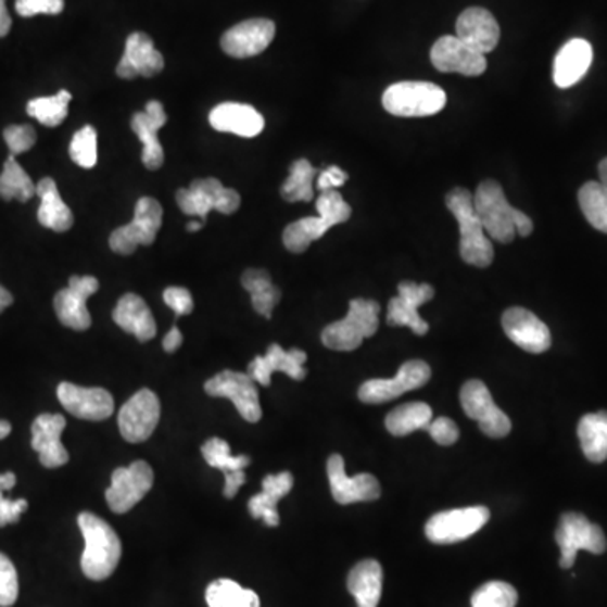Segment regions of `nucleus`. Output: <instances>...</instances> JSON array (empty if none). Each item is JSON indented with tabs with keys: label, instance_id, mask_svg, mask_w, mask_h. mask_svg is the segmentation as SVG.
<instances>
[{
	"label": "nucleus",
	"instance_id": "1",
	"mask_svg": "<svg viewBox=\"0 0 607 607\" xmlns=\"http://www.w3.org/2000/svg\"><path fill=\"white\" fill-rule=\"evenodd\" d=\"M472 200L484 231L496 242L509 243L514 242L517 235L520 237L532 235V219L508 203L505 191L498 182L491 179L481 182Z\"/></svg>",
	"mask_w": 607,
	"mask_h": 607
},
{
	"label": "nucleus",
	"instance_id": "2",
	"mask_svg": "<svg viewBox=\"0 0 607 607\" xmlns=\"http://www.w3.org/2000/svg\"><path fill=\"white\" fill-rule=\"evenodd\" d=\"M78 524L85 539L81 570L91 581H105L121 562V539L105 520L88 511L79 514Z\"/></svg>",
	"mask_w": 607,
	"mask_h": 607
},
{
	"label": "nucleus",
	"instance_id": "3",
	"mask_svg": "<svg viewBox=\"0 0 607 607\" xmlns=\"http://www.w3.org/2000/svg\"><path fill=\"white\" fill-rule=\"evenodd\" d=\"M445 204L459 223V252L463 261L479 268L490 267L494 258V250L490 238L486 237L483 223L476 213L472 194L468 189L454 188L445 198Z\"/></svg>",
	"mask_w": 607,
	"mask_h": 607
},
{
	"label": "nucleus",
	"instance_id": "4",
	"mask_svg": "<svg viewBox=\"0 0 607 607\" xmlns=\"http://www.w3.org/2000/svg\"><path fill=\"white\" fill-rule=\"evenodd\" d=\"M380 304L370 299H353L350 311L341 321L332 323L323 331V344L329 350L353 351L366 338L378 331Z\"/></svg>",
	"mask_w": 607,
	"mask_h": 607
},
{
	"label": "nucleus",
	"instance_id": "5",
	"mask_svg": "<svg viewBox=\"0 0 607 607\" xmlns=\"http://www.w3.org/2000/svg\"><path fill=\"white\" fill-rule=\"evenodd\" d=\"M381 102L395 117H430L444 109L447 94L434 84L402 81L387 88Z\"/></svg>",
	"mask_w": 607,
	"mask_h": 607
},
{
	"label": "nucleus",
	"instance_id": "6",
	"mask_svg": "<svg viewBox=\"0 0 607 607\" xmlns=\"http://www.w3.org/2000/svg\"><path fill=\"white\" fill-rule=\"evenodd\" d=\"M176 201L181 212L206 222L212 210L222 215H233L240 207V194L235 189L225 188L218 179H197L189 188L179 189Z\"/></svg>",
	"mask_w": 607,
	"mask_h": 607
},
{
	"label": "nucleus",
	"instance_id": "7",
	"mask_svg": "<svg viewBox=\"0 0 607 607\" xmlns=\"http://www.w3.org/2000/svg\"><path fill=\"white\" fill-rule=\"evenodd\" d=\"M555 540L560 547V567L570 569L579 551L600 555L606 552L607 540L599 524L591 523L584 515L566 514L558 521Z\"/></svg>",
	"mask_w": 607,
	"mask_h": 607
},
{
	"label": "nucleus",
	"instance_id": "8",
	"mask_svg": "<svg viewBox=\"0 0 607 607\" xmlns=\"http://www.w3.org/2000/svg\"><path fill=\"white\" fill-rule=\"evenodd\" d=\"M161 225H163V206L154 198H140L137 201L132 222L110 235V249L121 255H130L139 245H152L157 231L161 230Z\"/></svg>",
	"mask_w": 607,
	"mask_h": 607
},
{
	"label": "nucleus",
	"instance_id": "9",
	"mask_svg": "<svg viewBox=\"0 0 607 607\" xmlns=\"http://www.w3.org/2000/svg\"><path fill=\"white\" fill-rule=\"evenodd\" d=\"M488 521H490V509L486 506L450 509L434 515L427 521L426 535L432 543L450 545L475 535Z\"/></svg>",
	"mask_w": 607,
	"mask_h": 607
},
{
	"label": "nucleus",
	"instance_id": "10",
	"mask_svg": "<svg viewBox=\"0 0 607 607\" xmlns=\"http://www.w3.org/2000/svg\"><path fill=\"white\" fill-rule=\"evenodd\" d=\"M154 484V471L146 460H136L127 468L115 469L112 484L105 491L106 503L114 514L124 515L142 502Z\"/></svg>",
	"mask_w": 607,
	"mask_h": 607
},
{
	"label": "nucleus",
	"instance_id": "11",
	"mask_svg": "<svg viewBox=\"0 0 607 607\" xmlns=\"http://www.w3.org/2000/svg\"><path fill=\"white\" fill-rule=\"evenodd\" d=\"M210 396L230 399L246 422L257 423L262 419L261 401L255 381L249 374L225 370L204 383Z\"/></svg>",
	"mask_w": 607,
	"mask_h": 607
},
{
	"label": "nucleus",
	"instance_id": "12",
	"mask_svg": "<svg viewBox=\"0 0 607 607\" xmlns=\"http://www.w3.org/2000/svg\"><path fill=\"white\" fill-rule=\"evenodd\" d=\"M460 404L469 419L479 423L488 438H505L511 430V420L494 404L490 390L483 381L471 380L460 390Z\"/></svg>",
	"mask_w": 607,
	"mask_h": 607
},
{
	"label": "nucleus",
	"instance_id": "13",
	"mask_svg": "<svg viewBox=\"0 0 607 607\" xmlns=\"http://www.w3.org/2000/svg\"><path fill=\"white\" fill-rule=\"evenodd\" d=\"M161 419V402L152 390L142 389L130 396L118 412L122 438L132 444L148 441Z\"/></svg>",
	"mask_w": 607,
	"mask_h": 607
},
{
	"label": "nucleus",
	"instance_id": "14",
	"mask_svg": "<svg viewBox=\"0 0 607 607\" xmlns=\"http://www.w3.org/2000/svg\"><path fill=\"white\" fill-rule=\"evenodd\" d=\"M430 380V368L426 362L412 359L404 363L401 370L390 380H368L359 387V401L365 404H383L393 401L410 390L420 389Z\"/></svg>",
	"mask_w": 607,
	"mask_h": 607
},
{
	"label": "nucleus",
	"instance_id": "15",
	"mask_svg": "<svg viewBox=\"0 0 607 607\" xmlns=\"http://www.w3.org/2000/svg\"><path fill=\"white\" fill-rule=\"evenodd\" d=\"M99 280L94 277L73 276L68 287L58 292L54 298V311L61 325L75 331H87L91 325L87 301L99 291Z\"/></svg>",
	"mask_w": 607,
	"mask_h": 607
},
{
	"label": "nucleus",
	"instance_id": "16",
	"mask_svg": "<svg viewBox=\"0 0 607 607\" xmlns=\"http://www.w3.org/2000/svg\"><path fill=\"white\" fill-rule=\"evenodd\" d=\"M430 61L441 73L479 76L486 72L484 54L469 48L457 36H442L430 50Z\"/></svg>",
	"mask_w": 607,
	"mask_h": 607
},
{
	"label": "nucleus",
	"instance_id": "17",
	"mask_svg": "<svg viewBox=\"0 0 607 607\" xmlns=\"http://www.w3.org/2000/svg\"><path fill=\"white\" fill-rule=\"evenodd\" d=\"M434 298V289L429 283L402 282L399 295L389 304L387 321L390 326H407L415 334L423 337L429 331V325L419 314V307Z\"/></svg>",
	"mask_w": 607,
	"mask_h": 607
},
{
	"label": "nucleus",
	"instance_id": "18",
	"mask_svg": "<svg viewBox=\"0 0 607 607\" xmlns=\"http://www.w3.org/2000/svg\"><path fill=\"white\" fill-rule=\"evenodd\" d=\"M328 478L332 498L340 505L351 503L375 502L380 498V483L375 476L363 472L355 478H347L344 460L340 454H332L328 459Z\"/></svg>",
	"mask_w": 607,
	"mask_h": 607
},
{
	"label": "nucleus",
	"instance_id": "19",
	"mask_svg": "<svg viewBox=\"0 0 607 607\" xmlns=\"http://www.w3.org/2000/svg\"><path fill=\"white\" fill-rule=\"evenodd\" d=\"M58 399L61 405L78 419L100 422L114 414V396L105 389H97V387L87 389L63 381L58 387Z\"/></svg>",
	"mask_w": 607,
	"mask_h": 607
},
{
	"label": "nucleus",
	"instance_id": "20",
	"mask_svg": "<svg viewBox=\"0 0 607 607\" xmlns=\"http://www.w3.org/2000/svg\"><path fill=\"white\" fill-rule=\"evenodd\" d=\"M276 36V24L268 20H250L228 29L222 38V48L228 56L245 60L267 50Z\"/></svg>",
	"mask_w": 607,
	"mask_h": 607
},
{
	"label": "nucleus",
	"instance_id": "21",
	"mask_svg": "<svg viewBox=\"0 0 607 607\" xmlns=\"http://www.w3.org/2000/svg\"><path fill=\"white\" fill-rule=\"evenodd\" d=\"M502 323L506 337L521 350L539 355L551 347V329L530 311L523 307H509L503 314Z\"/></svg>",
	"mask_w": 607,
	"mask_h": 607
},
{
	"label": "nucleus",
	"instance_id": "22",
	"mask_svg": "<svg viewBox=\"0 0 607 607\" xmlns=\"http://www.w3.org/2000/svg\"><path fill=\"white\" fill-rule=\"evenodd\" d=\"M66 419L60 414H41L33 422V450L39 454L41 465L48 469L61 468L69 460L68 451L61 444Z\"/></svg>",
	"mask_w": 607,
	"mask_h": 607
},
{
	"label": "nucleus",
	"instance_id": "23",
	"mask_svg": "<svg viewBox=\"0 0 607 607\" xmlns=\"http://www.w3.org/2000/svg\"><path fill=\"white\" fill-rule=\"evenodd\" d=\"M167 115L164 105L157 100H151L143 112L134 115L130 121L134 134L143 143L142 163L151 170H157L164 164L163 146L159 142L157 132L166 125Z\"/></svg>",
	"mask_w": 607,
	"mask_h": 607
},
{
	"label": "nucleus",
	"instance_id": "24",
	"mask_svg": "<svg viewBox=\"0 0 607 607\" xmlns=\"http://www.w3.org/2000/svg\"><path fill=\"white\" fill-rule=\"evenodd\" d=\"M307 355L302 350L286 351L279 344H270L267 355L257 356L249 365V375L253 381H257L262 387H268L271 383V375L276 371L289 375L292 380H304L307 371L304 368Z\"/></svg>",
	"mask_w": 607,
	"mask_h": 607
},
{
	"label": "nucleus",
	"instance_id": "25",
	"mask_svg": "<svg viewBox=\"0 0 607 607\" xmlns=\"http://www.w3.org/2000/svg\"><path fill=\"white\" fill-rule=\"evenodd\" d=\"M456 36L469 48L486 56V53H491L498 46L502 30L490 11L469 8L457 20Z\"/></svg>",
	"mask_w": 607,
	"mask_h": 607
},
{
	"label": "nucleus",
	"instance_id": "26",
	"mask_svg": "<svg viewBox=\"0 0 607 607\" xmlns=\"http://www.w3.org/2000/svg\"><path fill=\"white\" fill-rule=\"evenodd\" d=\"M164 69L163 54L155 50L154 41L143 33H134L125 42V53L117 66V75L124 79L137 76L159 75Z\"/></svg>",
	"mask_w": 607,
	"mask_h": 607
},
{
	"label": "nucleus",
	"instance_id": "27",
	"mask_svg": "<svg viewBox=\"0 0 607 607\" xmlns=\"http://www.w3.org/2000/svg\"><path fill=\"white\" fill-rule=\"evenodd\" d=\"M207 466L219 469L225 475V498L237 496L238 490L245 484V468L252 459L249 456H231L230 444L219 438L207 439L201 447Z\"/></svg>",
	"mask_w": 607,
	"mask_h": 607
},
{
	"label": "nucleus",
	"instance_id": "28",
	"mask_svg": "<svg viewBox=\"0 0 607 607\" xmlns=\"http://www.w3.org/2000/svg\"><path fill=\"white\" fill-rule=\"evenodd\" d=\"M210 124L218 132L235 134V136L257 137L264 130L265 121L258 110L245 103H222L210 114Z\"/></svg>",
	"mask_w": 607,
	"mask_h": 607
},
{
	"label": "nucleus",
	"instance_id": "29",
	"mask_svg": "<svg viewBox=\"0 0 607 607\" xmlns=\"http://www.w3.org/2000/svg\"><path fill=\"white\" fill-rule=\"evenodd\" d=\"M593 46L585 39H570L554 61V81L558 88H570L584 78L593 65Z\"/></svg>",
	"mask_w": 607,
	"mask_h": 607
},
{
	"label": "nucleus",
	"instance_id": "30",
	"mask_svg": "<svg viewBox=\"0 0 607 607\" xmlns=\"http://www.w3.org/2000/svg\"><path fill=\"white\" fill-rule=\"evenodd\" d=\"M114 321L125 332L134 334L140 343H148L157 334L151 309L137 294H125L121 298L114 309Z\"/></svg>",
	"mask_w": 607,
	"mask_h": 607
},
{
	"label": "nucleus",
	"instance_id": "31",
	"mask_svg": "<svg viewBox=\"0 0 607 607\" xmlns=\"http://www.w3.org/2000/svg\"><path fill=\"white\" fill-rule=\"evenodd\" d=\"M292 486H294V478L291 472L265 476L262 481L264 490L249 502L250 515L253 518H262L267 527H277L280 523L277 505L283 496L291 493Z\"/></svg>",
	"mask_w": 607,
	"mask_h": 607
},
{
	"label": "nucleus",
	"instance_id": "32",
	"mask_svg": "<svg viewBox=\"0 0 607 607\" xmlns=\"http://www.w3.org/2000/svg\"><path fill=\"white\" fill-rule=\"evenodd\" d=\"M36 194L41 200V206L38 210V222L42 227L50 228V230L63 233L73 227L72 210L66 206L65 201L61 198L58 191L56 182L54 179L45 178L36 185Z\"/></svg>",
	"mask_w": 607,
	"mask_h": 607
},
{
	"label": "nucleus",
	"instance_id": "33",
	"mask_svg": "<svg viewBox=\"0 0 607 607\" xmlns=\"http://www.w3.org/2000/svg\"><path fill=\"white\" fill-rule=\"evenodd\" d=\"M383 587V569L377 560H362L347 576V591L353 594L358 607H377Z\"/></svg>",
	"mask_w": 607,
	"mask_h": 607
},
{
	"label": "nucleus",
	"instance_id": "34",
	"mask_svg": "<svg viewBox=\"0 0 607 607\" xmlns=\"http://www.w3.org/2000/svg\"><path fill=\"white\" fill-rule=\"evenodd\" d=\"M582 453L591 463L600 465L607 459V412H596L582 417L578 429Z\"/></svg>",
	"mask_w": 607,
	"mask_h": 607
},
{
	"label": "nucleus",
	"instance_id": "35",
	"mask_svg": "<svg viewBox=\"0 0 607 607\" xmlns=\"http://www.w3.org/2000/svg\"><path fill=\"white\" fill-rule=\"evenodd\" d=\"M242 286L252 295L253 309L257 311L261 316L270 319L271 313L282 299V292L271 283L267 271L261 270V268H250L242 276Z\"/></svg>",
	"mask_w": 607,
	"mask_h": 607
},
{
	"label": "nucleus",
	"instance_id": "36",
	"mask_svg": "<svg viewBox=\"0 0 607 607\" xmlns=\"http://www.w3.org/2000/svg\"><path fill=\"white\" fill-rule=\"evenodd\" d=\"M430 422H432V408L423 402H412L393 408L387 415L385 426L390 434L402 438L412 434L415 430H426Z\"/></svg>",
	"mask_w": 607,
	"mask_h": 607
},
{
	"label": "nucleus",
	"instance_id": "37",
	"mask_svg": "<svg viewBox=\"0 0 607 607\" xmlns=\"http://www.w3.org/2000/svg\"><path fill=\"white\" fill-rule=\"evenodd\" d=\"M206 603L210 607H261L257 594L230 579H218L207 585Z\"/></svg>",
	"mask_w": 607,
	"mask_h": 607
},
{
	"label": "nucleus",
	"instance_id": "38",
	"mask_svg": "<svg viewBox=\"0 0 607 607\" xmlns=\"http://www.w3.org/2000/svg\"><path fill=\"white\" fill-rule=\"evenodd\" d=\"M33 197H36L35 182L15 161L14 155H9L4 170L0 174V198L5 201L17 200L27 203Z\"/></svg>",
	"mask_w": 607,
	"mask_h": 607
},
{
	"label": "nucleus",
	"instance_id": "39",
	"mask_svg": "<svg viewBox=\"0 0 607 607\" xmlns=\"http://www.w3.org/2000/svg\"><path fill=\"white\" fill-rule=\"evenodd\" d=\"M329 228L331 227L321 216L299 219V222L291 223L283 231V245L292 253L306 252L311 243L328 233Z\"/></svg>",
	"mask_w": 607,
	"mask_h": 607
},
{
	"label": "nucleus",
	"instance_id": "40",
	"mask_svg": "<svg viewBox=\"0 0 607 607\" xmlns=\"http://www.w3.org/2000/svg\"><path fill=\"white\" fill-rule=\"evenodd\" d=\"M317 174L319 173H317L316 167L307 159H299V161L292 163L291 174L280 188L283 200L289 201V203H295V201L309 203V201H313V182Z\"/></svg>",
	"mask_w": 607,
	"mask_h": 607
},
{
	"label": "nucleus",
	"instance_id": "41",
	"mask_svg": "<svg viewBox=\"0 0 607 607\" xmlns=\"http://www.w3.org/2000/svg\"><path fill=\"white\" fill-rule=\"evenodd\" d=\"M579 206L585 219L596 230L607 233V188L599 181H589L579 189Z\"/></svg>",
	"mask_w": 607,
	"mask_h": 607
},
{
	"label": "nucleus",
	"instance_id": "42",
	"mask_svg": "<svg viewBox=\"0 0 607 607\" xmlns=\"http://www.w3.org/2000/svg\"><path fill=\"white\" fill-rule=\"evenodd\" d=\"M72 102V93L61 90L54 97H39L27 103V114L36 118L45 127H58L68 117V105Z\"/></svg>",
	"mask_w": 607,
	"mask_h": 607
},
{
	"label": "nucleus",
	"instance_id": "43",
	"mask_svg": "<svg viewBox=\"0 0 607 607\" xmlns=\"http://www.w3.org/2000/svg\"><path fill=\"white\" fill-rule=\"evenodd\" d=\"M518 603L517 589L508 582H486L472 594V607H515Z\"/></svg>",
	"mask_w": 607,
	"mask_h": 607
},
{
	"label": "nucleus",
	"instance_id": "44",
	"mask_svg": "<svg viewBox=\"0 0 607 607\" xmlns=\"http://www.w3.org/2000/svg\"><path fill=\"white\" fill-rule=\"evenodd\" d=\"M69 155L79 167L91 169L97 166V130L91 125H85L84 129L73 136Z\"/></svg>",
	"mask_w": 607,
	"mask_h": 607
},
{
	"label": "nucleus",
	"instance_id": "45",
	"mask_svg": "<svg viewBox=\"0 0 607 607\" xmlns=\"http://www.w3.org/2000/svg\"><path fill=\"white\" fill-rule=\"evenodd\" d=\"M316 207L319 216L331 228L351 218V206L344 201V198L341 197L340 191H337V189L323 191L321 197L317 198Z\"/></svg>",
	"mask_w": 607,
	"mask_h": 607
},
{
	"label": "nucleus",
	"instance_id": "46",
	"mask_svg": "<svg viewBox=\"0 0 607 607\" xmlns=\"http://www.w3.org/2000/svg\"><path fill=\"white\" fill-rule=\"evenodd\" d=\"M15 486L14 472L0 475V529L5 524L17 523L21 515L27 509L26 499H8L4 491H11Z\"/></svg>",
	"mask_w": 607,
	"mask_h": 607
},
{
	"label": "nucleus",
	"instance_id": "47",
	"mask_svg": "<svg viewBox=\"0 0 607 607\" xmlns=\"http://www.w3.org/2000/svg\"><path fill=\"white\" fill-rule=\"evenodd\" d=\"M20 596V579L11 558L0 554V607H11Z\"/></svg>",
	"mask_w": 607,
	"mask_h": 607
},
{
	"label": "nucleus",
	"instance_id": "48",
	"mask_svg": "<svg viewBox=\"0 0 607 607\" xmlns=\"http://www.w3.org/2000/svg\"><path fill=\"white\" fill-rule=\"evenodd\" d=\"M4 140L11 155H17L30 151L38 140V136L30 125H11L4 130Z\"/></svg>",
	"mask_w": 607,
	"mask_h": 607
},
{
	"label": "nucleus",
	"instance_id": "49",
	"mask_svg": "<svg viewBox=\"0 0 607 607\" xmlns=\"http://www.w3.org/2000/svg\"><path fill=\"white\" fill-rule=\"evenodd\" d=\"M65 9V0H15V11L21 17L38 14L58 15Z\"/></svg>",
	"mask_w": 607,
	"mask_h": 607
},
{
	"label": "nucleus",
	"instance_id": "50",
	"mask_svg": "<svg viewBox=\"0 0 607 607\" xmlns=\"http://www.w3.org/2000/svg\"><path fill=\"white\" fill-rule=\"evenodd\" d=\"M164 302L178 317L188 316L194 309L193 295L185 287H167L164 291Z\"/></svg>",
	"mask_w": 607,
	"mask_h": 607
},
{
	"label": "nucleus",
	"instance_id": "51",
	"mask_svg": "<svg viewBox=\"0 0 607 607\" xmlns=\"http://www.w3.org/2000/svg\"><path fill=\"white\" fill-rule=\"evenodd\" d=\"M426 430L439 445H453L459 439V429H457L454 420L447 419V417H439V419L432 420L426 427Z\"/></svg>",
	"mask_w": 607,
	"mask_h": 607
},
{
	"label": "nucleus",
	"instance_id": "52",
	"mask_svg": "<svg viewBox=\"0 0 607 607\" xmlns=\"http://www.w3.org/2000/svg\"><path fill=\"white\" fill-rule=\"evenodd\" d=\"M347 181V174L341 167L329 166L317 176V189L319 191H329V189L340 188Z\"/></svg>",
	"mask_w": 607,
	"mask_h": 607
},
{
	"label": "nucleus",
	"instance_id": "53",
	"mask_svg": "<svg viewBox=\"0 0 607 607\" xmlns=\"http://www.w3.org/2000/svg\"><path fill=\"white\" fill-rule=\"evenodd\" d=\"M182 344V334L179 331V328L174 326L169 332H167L166 338H164L163 346L167 353H174V351L178 350L179 346Z\"/></svg>",
	"mask_w": 607,
	"mask_h": 607
},
{
	"label": "nucleus",
	"instance_id": "54",
	"mask_svg": "<svg viewBox=\"0 0 607 607\" xmlns=\"http://www.w3.org/2000/svg\"><path fill=\"white\" fill-rule=\"evenodd\" d=\"M12 27L11 15H9L8 5L5 0H0V38L9 35Z\"/></svg>",
	"mask_w": 607,
	"mask_h": 607
},
{
	"label": "nucleus",
	"instance_id": "55",
	"mask_svg": "<svg viewBox=\"0 0 607 607\" xmlns=\"http://www.w3.org/2000/svg\"><path fill=\"white\" fill-rule=\"evenodd\" d=\"M12 302H14V298H12L11 292L0 286V314L4 313V311L11 306Z\"/></svg>",
	"mask_w": 607,
	"mask_h": 607
},
{
	"label": "nucleus",
	"instance_id": "56",
	"mask_svg": "<svg viewBox=\"0 0 607 607\" xmlns=\"http://www.w3.org/2000/svg\"><path fill=\"white\" fill-rule=\"evenodd\" d=\"M599 182L607 188V157L603 159L599 164Z\"/></svg>",
	"mask_w": 607,
	"mask_h": 607
},
{
	"label": "nucleus",
	"instance_id": "57",
	"mask_svg": "<svg viewBox=\"0 0 607 607\" xmlns=\"http://www.w3.org/2000/svg\"><path fill=\"white\" fill-rule=\"evenodd\" d=\"M12 426L8 420H0V439L8 438L11 434Z\"/></svg>",
	"mask_w": 607,
	"mask_h": 607
},
{
	"label": "nucleus",
	"instance_id": "58",
	"mask_svg": "<svg viewBox=\"0 0 607 607\" xmlns=\"http://www.w3.org/2000/svg\"><path fill=\"white\" fill-rule=\"evenodd\" d=\"M203 225L204 223L201 222V219H198V222L189 223L188 231H191V233H194V231H200L201 228H203Z\"/></svg>",
	"mask_w": 607,
	"mask_h": 607
}]
</instances>
